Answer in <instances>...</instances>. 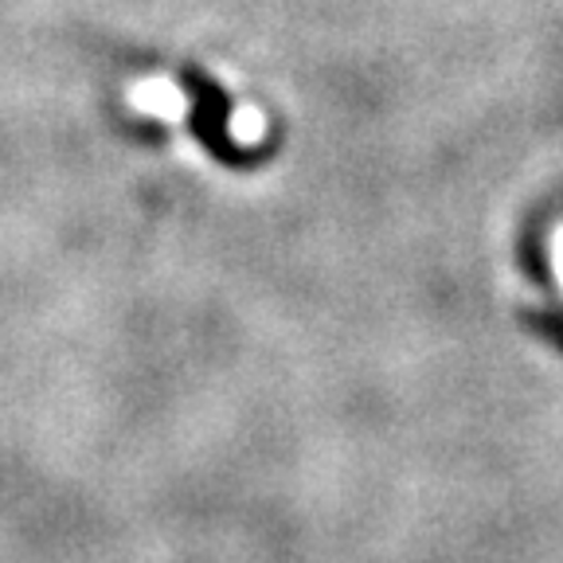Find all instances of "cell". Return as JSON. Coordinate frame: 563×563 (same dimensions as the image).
I'll list each match as a JSON object with an SVG mask.
<instances>
[{
  "instance_id": "6da1fadb",
  "label": "cell",
  "mask_w": 563,
  "mask_h": 563,
  "mask_svg": "<svg viewBox=\"0 0 563 563\" xmlns=\"http://www.w3.org/2000/svg\"><path fill=\"white\" fill-rule=\"evenodd\" d=\"M130 102L137 106V110H145V114L153 118H185L188 110V95H180V87H173L168 79H141L130 87Z\"/></svg>"
},
{
  "instance_id": "7a4b0ae2",
  "label": "cell",
  "mask_w": 563,
  "mask_h": 563,
  "mask_svg": "<svg viewBox=\"0 0 563 563\" xmlns=\"http://www.w3.org/2000/svg\"><path fill=\"white\" fill-rule=\"evenodd\" d=\"M231 133H235V137H243V141L258 137V133H263V118L243 106V110H235V114H231Z\"/></svg>"
}]
</instances>
